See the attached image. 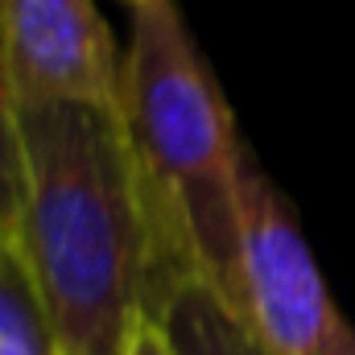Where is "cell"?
I'll return each instance as SVG.
<instances>
[{"mask_svg": "<svg viewBox=\"0 0 355 355\" xmlns=\"http://www.w3.org/2000/svg\"><path fill=\"white\" fill-rule=\"evenodd\" d=\"M17 252L62 355H128L153 306V236L120 112L21 103Z\"/></svg>", "mask_w": 355, "mask_h": 355, "instance_id": "cell-1", "label": "cell"}, {"mask_svg": "<svg viewBox=\"0 0 355 355\" xmlns=\"http://www.w3.org/2000/svg\"><path fill=\"white\" fill-rule=\"evenodd\" d=\"M120 128L153 236V306L198 277L240 310L248 166L219 79L174 0L132 4Z\"/></svg>", "mask_w": 355, "mask_h": 355, "instance_id": "cell-2", "label": "cell"}, {"mask_svg": "<svg viewBox=\"0 0 355 355\" xmlns=\"http://www.w3.org/2000/svg\"><path fill=\"white\" fill-rule=\"evenodd\" d=\"M240 314L268 355H355V327L339 314L289 202L261 166H248Z\"/></svg>", "mask_w": 355, "mask_h": 355, "instance_id": "cell-3", "label": "cell"}, {"mask_svg": "<svg viewBox=\"0 0 355 355\" xmlns=\"http://www.w3.org/2000/svg\"><path fill=\"white\" fill-rule=\"evenodd\" d=\"M8 75L21 103L120 112L124 54L95 0H4Z\"/></svg>", "mask_w": 355, "mask_h": 355, "instance_id": "cell-4", "label": "cell"}, {"mask_svg": "<svg viewBox=\"0 0 355 355\" xmlns=\"http://www.w3.org/2000/svg\"><path fill=\"white\" fill-rule=\"evenodd\" d=\"M153 322L162 327L170 355H268L248 318L198 277L166 293Z\"/></svg>", "mask_w": 355, "mask_h": 355, "instance_id": "cell-5", "label": "cell"}, {"mask_svg": "<svg viewBox=\"0 0 355 355\" xmlns=\"http://www.w3.org/2000/svg\"><path fill=\"white\" fill-rule=\"evenodd\" d=\"M0 355H62L37 285L12 240H0Z\"/></svg>", "mask_w": 355, "mask_h": 355, "instance_id": "cell-6", "label": "cell"}, {"mask_svg": "<svg viewBox=\"0 0 355 355\" xmlns=\"http://www.w3.org/2000/svg\"><path fill=\"white\" fill-rule=\"evenodd\" d=\"M17 215H21V137H17V95L4 42V0H0V240L17 236Z\"/></svg>", "mask_w": 355, "mask_h": 355, "instance_id": "cell-7", "label": "cell"}, {"mask_svg": "<svg viewBox=\"0 0 355 355\" xmlns=\"http://www.w3.org/2000/svg\"><path fill=\"white\" fill-rule=\"evenodd\" d=\"M128 355H170L166 335H162V327H157L153 318H145V322L137 327V335H132V343H128Z\"/></svg>", "mask_w": 355, "mask_h": 355, "instance_id": "cell-8", "label": "cell"}, {"mask_svg": "<svg viewBox=\"0 0 355 355\" xmlns=\"http://www.w3.org/2000/svg\"><path fill=\"white\" fill-rule=\"evenodd\" d=\"M132 4H141V0H132Z\"/></svg>", "mask_w": 355, "mask_h": 355, "instance_id": "cell-9", "label": "cell"}]
</instances>
